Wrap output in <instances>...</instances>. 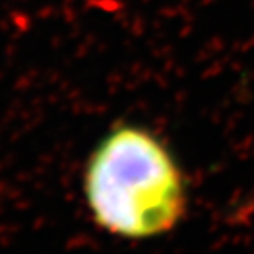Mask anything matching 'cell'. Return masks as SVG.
I'll use <instances>...</instances> for the list:
<instances>
[{"label": "cell", "mask_w": 254, "mask_h": 254, "mask_svg": "<svg viewBox=\"0 0 254 254\" xmlns=\"http://www.w3.org/2000/svg\"><path fill=\"white\" fill-rule=\"evenodd\" d=\"M85 194L101 228L127 238L166 233L186 208L184 180L163 143L138 127L111 131L92 154Z\"/></svg>", "instance_id": "6da1fadb"}]
</instances>
